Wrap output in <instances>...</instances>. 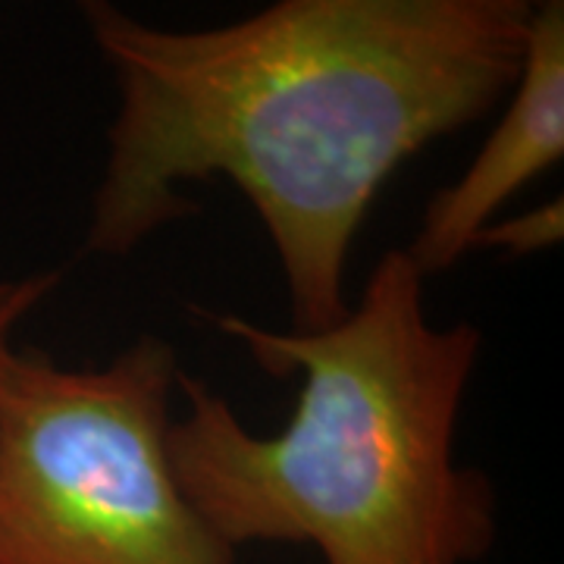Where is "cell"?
<instances>
[{"label": "cell", "mask_w": 564, "mask_h": 564, "mask_svg": "<svg viewBox=\"0 0 564 564\" xmlns=\"http://www.w3.org/2000/svg\"><path fill=\"white\" fill-rule=\"evenodd\" d=\"M564 158V7L533 3L524 63L502 117L452 185L433 195L404 254L423 276L458 267L536 176Z\"/></svg>", "instance_id": "cell-4"}, {"label": "cell", "mask_w": 564, "mask_h": 564, "mask_svg": "<svg viewBox=\"0 0 564 564\" xmlns=\"http://www.w3.org/2000/svg\"><path fill=\"white\" fill-rule=\"evenodd\" d=\"M176 348L113 361L0 355V564H236L170 462Z\"/></svg>", "instance_id": "cell-3"}, {"label": "cell", "mask_w": 564, "mask_h": 564, "mask_svg": "<svg viewBox=\"0 0 564 564\" xmlns=\"http://www.w3.org/2000/svg\"><path fill=\"white\" fill-rule=\"evenodd\" d=\"M423 276L386 251L345 317L317 333L207 314L261 370L302 392L258 436L210 386L182 373L170 462L223 543H292L323 564H477L499 536L496 489L455 455L484 333L426 317Z\"/></svg>", "instance_id": "cell-2"}, {"label": "cell", "mask_w": 564, "mask_h": 564, "mask_svg": "<svg viewBox=\"0 0 564 564\" xmlns=\"http://www.w3.org/2000/svg\"><path fill=\"white\" fill-rule=\"evenodd\" d=\"M57 289V273H32L0 282V355L13 345L20 323Z\"/></svg>", "instance_id": "cell-6"}, {"label": "cell", "mask_w": 564, "mask_h": 564, "mask_svg": "<svg viewBox=\"0 0 564 564\" xmlns=\"http://www.w3.org/2000/svg\"><path fill=\"white\" fill-rule=\"evenodd\" d=\"M530 17L527 0H280L161 29L82 3L117 82L85 251L132 254L198 210L185 185L220 176L267 229L292 329H326L386 182L508 98Z\"/></svg>", "instance_id": "cell-1"}, {"label": "cell", "mask_w": 564, "mask_h": 564, "mask_svg": "<svg viewBox=\"0 0 564 564\" xmlns=\"http://www.w3.org/2000/svg\"><path fill=\"white\" fill-rule=\"evenodd\" d=\"M564 232V210L562 198L555 202H545L527 214L518 217H499L486 229L484 236L477 239L474 251H486V248H502L514 258H524V254H540L549 251L552 245L562 242Z\"/></svg>", "instance_id": "cell-5"}]
</instances>
